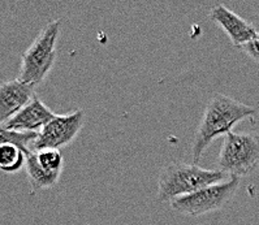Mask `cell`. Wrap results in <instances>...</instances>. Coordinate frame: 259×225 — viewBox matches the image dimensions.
<instances>
[{
    "instance_id": "7a4b0ae2",
    "label": "cell",
    "mask_w": 259,
    "mask_h": 225,
    "mask_svg": "<svg viewBox=\"0 0 259 225\" xmlns=\"http://www.w3.org/2000/svg\"><path fill=\"white\" fill-rule=\"evenodd\" d=\"M228 174L220 169H204L197 164L174 161L165 165L158 177V201L172 202L204 186L226 181Z\"/></svg>"
},
{
    "instance_id": "8fae6325",
    "label": "cell",
    "mask_w": 259,
    "mask_h": 225,
    "mask_svg": "<svg viewBox=\"0 0 259 225\" xmlns=\"http://www.w3.org/2000/svg\"><path fill=\"white\" fill-rule=\"evenodd\" d=\"M26 154L16 145H2L0 146V170L7 173H13L25 167Z\"/></svg>"
},
{
    "instance_id": "52a82bcc",
    "label": "cell",
    "mask_w": 259,
    "mask_h": 225,
    "mask_svg": "<svg viewBox=\"0 0 259 225\" xmlns=\"http://www.w3.org/2000/svg\"><path fill=\"white\" fill-rule=\"evenodd\" d=\"M208 17L220 29H223V31L228 35L232 44L240 47V49L255 39V37L258 35V31L253 25L223 4L211 8Z\"/></svg>"
},
{
    "instance_id": "3957f363",
    "label": "cell",
    "mask_w": 259,
    "mask_h": 225,
    "mask_svg": "<svg viewBox=\"0 0 259 225\" xmlns=\"http://www.w3.org/2000/svg\"><path fill=\"white\" fill-rule=\"evenodd\" d=\"M60 20H54L39 31L21 56V65L17 78L33 87L40 85L49 76L56 60V44L60 34Z\"/></svg>"
},
{
    "instance_id": "4fadbf2b",
    "label": "cell",
    "mask_w": 259,
    "mask_h": 225,
    "mask_svg": "<svg viewBox=\"0 0 259 225\" xmlns=\"http://www.w3.org/2000/svg\"><path fill=\"white\" fill-rule=\"evenodd\" d=\"M34 152H35L38 161L43 168H46L47 170H51V172H59V173L63 172L64 159H63L60 150L45 149Z\"/></svg>"
},
{
    "instance_id": "5bb4252c",
    "label": "cell",
    "mask_w": 259,
    "mask_h": 225,
    "mask_svg": "<svg viewBox=\"0 0 259 225\" xmlns=\"http://www.w3.org/2000/svg\"><path fill=\"white\" fill-rule=\"evenodd\" d=\"M241 50H242L246 55H249L251 59L259 61V31L258 35L255 37V39H253L250 43H247V44L241 47Z\"/></svg>"
},
{
    "instance_id": "6da1fadb",
    "label": "cell",
    "mask_w": 259,
    "mask_h": 225,
    "mask_svg": "<svg viewBox=\"0 0 259 225\" xmlns=\"http://www.w3.org/2000/svg\"><path fill=\"white\" fill-rule=\"evenodd\" d=\"M255 115V108L224 94H215L204 108L203 116L194 134L192 156L194 164L202 158L213 140L231 133L233 126Z\"/></svg>"
},
{
    "instance_id": "5b68a950",
    "label": "cell",
    "mask_w": 259,
    "mask_h": 225,
    "mask_svg": "<svg viewBox=\"0 0 259 225\" xmlns=\"http://www.w3.org/2000/svg\"><path fill=\"white\" fill-rule=\"evenodd\" d=\"M240 177L231 176L226 181L204 186L192 194L174 199L169 202V204L172 210L181 215L193 216V217L207 215L222 210L235 197L240 186Z\"/></svg>"
},
{
    "instance_id": "30bf717a",
    "label": "cell",
    "mask_w": 259,
    "mask_h": 225,
    "mask_svg": "<svg viewBox=\"0 0 259 225\" xmlns=\"http://www.w3.org/2000/svg\"><path fill=\"white\" fill-rule=\"evenodd\" d=\"M25 170L28 174L29 184L31 189L38 192V190H45V189H51L58 184L61 173L59 172H51L43 168L38 161L35 152L31 151L29 155H26L25 161Z\"/></svg>"
},
{
    "instance_id": "9c48e42d",
    "label": "cell",
    "mask_w": 259,
    "mask_h": 225,
    "mask_svg": "<svg viewBox=\"0 0 259 225\" xmlns=\"http://www.w3.org/2000/svg\"><path fill=\"white\" fill-rule=\"evenodd\" d=\"M34 87L19 78L0 82V125L24 108L34 98Z\"/></svg>"
},
{
    "instance_id": "7c38bea8",
    "label": "cell",
    "mask_w": 259,
    "mask_h": 225,
    "mask_svg": "<svg viewBox=\"0 0 259 225\" xmlns=\"http://www.w3.org/2000/svg\"><path fill=\"white\" fill-rule=\"evenodd\" d=\"M37 137L38 133L35 131H17L0 128V146L7 143L16 145L24 150L26 155L33 151V145Z\"/></svg>"
},
{
    "instance_id": "277c9868",
    "label": "cell",
    "mask_w": 259,
    "mask_h": 225,
    "mask_svg": "<svg viewBox=\"0 0 259 225\" xmlns=\"http://www.w3.org/2000/svg\"><path fill=\"white\" fill-rule=\"evenodd\" d=\"M218 167L229 177H245L259 167V136L236 133L226 136L218 158Z\"/></svg>"
},
{
    "instance_id": "ba28073f",
    "label": "cell",
    "mask_w": 259,
    "mask_h": 225,
    "mask_svg": "<svg viewBox=\"0 0 259 225\" xmlns=\"http://www.w3.org/2000/svg\"><path fill=\"white\" fill-rule=\"evenodd\" d=\"M54 117H55V113L52 112L37 95H34L33 99L20 112L16 113L12 119L4 122L3 125H0V128L8 129V130L38 133Z\"/></svg>"
},
{
    "instance_id": "8992f818",
    "label": "cell",
    "mask_w": 259,
    "mask_h": 225,
    "mask_svg": "<svg viewBox=\"0 0 259 225\" xmlns=\"http://www.w3.org/2000/svg\"><path fill=\"white\" fill-rule=\"evenodd\" d=\"M85 121V112L74 110L65 115L55 117L38 131V137L33 145V151L45 149L59 150L73 142L81 131Z\"/></svg>"
}]
</instances>
